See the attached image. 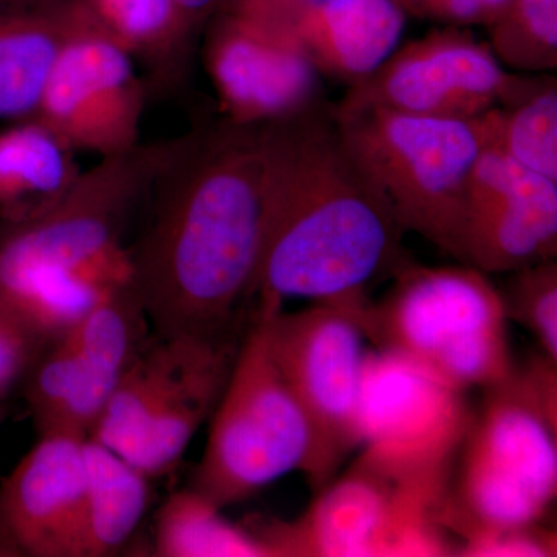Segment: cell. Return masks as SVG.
Masks as SVG:
<instances>
[{
	"instance_id": "2",
	"label": "cell",
	"mask_w": 557,
	"mask_h": 557,
	"mask_svg": "<svg viewBox=\"0 0 557 557\" xmlns=\"http://www.w3.org/2000/svg\"><path fill=\"white\" fill-rule=\"evenodd\" d=\"M269 132V208L251 313L306 299L361 314L370 285L408 265L405 228L348 152L333 104Z\"/></svg>"
},
{
	"instance_id": "33",
	"label": "cell",
	"mask_w": 557,
	"mask_h": 557,
	"mask_svg": "<svg viewBox=\"0 0 557 557\" xmlns=\"http://www.w3.org/2000/svg\"><path fill=\"white\" fill-rule=\"evenodd\" d=\"M3 416H5V412H3V408L0 406V421H2Z\"/></svg>"
},
{
	"instance_id": "27",
	"label": "cell",
	"mask_w": 557,
	"mask_h": 557,
	"mask_svg": "<svg viewBox=\"0 0 557 557\" xmlns=\"http://www.w3.org/2000/svg\"><path fill=\"white\" fill-rule=\"evenodd\" d=\"M555 528L544 522L502 528L472 534L458 542L454 556L465 557H552L557 555Z\"/></svg>"
},
{
	"instance_id": "3",
	"label": "cell",
	"mask_w": 557,
	"mask_h": 557,
	"mask_svg": "<svg viewBox=\"0 0 557 557\" xmlns=\"http://www.w3.org/2000/svg\"><path fill=\"white\" fill-rule=\"evenodd\" d=\"M480 392L440 511L456 547L544 522L557 496V362L537 351Z\"/></svg>"
},
{
	"instance_id": "12",
	"label": "cell",
	"mask_w": 557,
	"mask_h": 557,
	"mask_svg": "<svg viewBox=\"0 0 557 557\" xmlns=\"http://www.w3.org/2000/svg\"><path fill=\"white\" fill-rule=\"evenodd\" d=\"M530 78L505 69L471 28L443 25L398 46L372 75L348 87L338 106L469 121L507 104Z\"/></svg>"
},
{
	"instance_id": "4",
	"label": "cell",
	"mask_w": 557,
	"mask_h": 557,
	"mask_svg": "<svg viewBox=\"0 0 557 557\" xmlns=\"http://www.w3.org/2000/svg\"><path fill=\"white\" fill-rule=\"evenodd\" d=\"M359 322L373 347L460 388L494 386L515 368L500 292L474 267H401Z\"/></svg>"
},
{
	"instance_id": "18",
	"label": "cell",
	"mask_w": 557,
	"mask_h": 557,
	"mask_svg": "<svg viewBox=\"0 0 557 557\" xmlns=\"http://www.w3.org/2000/svg\"><path fill=\"white\" fill-rule=\"evenodd\" d=\"M89 22L76 0H35L0 11V120L35 119L62 50Z\"/></svg>"
},
{
	"instance_id": "17",
	"label": "cell",
	"mask_w": 557,
	"mask_h": 557,
	"mask_svg": "<svg viewBox=\"0 0 557 557\" xmlns=\"http://www.w3.org/2000/svg\"><path fill=\"white\" fill-rule=\"evenodd\" d=\"M406 20L397 0H313L287 27L319 75L351 87L397 49Z\"/></svg>"
},
{
	"instance_id": "8",
	"label": "cell",
	"mask_w": 557,
	"mask_h": 557,
	"mask_svg": "<svg viewBox=\"0 0 557 557\" xmlns=\"http://www.w3.org/2000/svg\"><path fill=\"white\" fill-rule=\"evenodd\" d=\"M240 343L153 335L121 376L89 438L150 479L166 474L214 412Z\"/></svg>"
},
{
	"instance_id": "9",
	"label": "cell",
	"mask_w": 557,
	"mask_h": 557,
	"mask_svg": "<svg viewBox=\"0 0 557 557\" xmlns=\"http://www.w3.org/2000/svg\"><path fill=\"white\" fill-rule=\"evenodd\" d=\"M295 520L252 519L271 557L453 556L442 502L387 479L364 461L317 491Z\"/></svg>"
},
{
	"instance_id": "19",
	"label": "cell",
	"mask_w": 557,
	"mask_h": 557,
	"mask_svg": "<svg viewBox=\"0 0 557 557\" xmlns=\"http://www.w3.org/2000/svg\"><path fill=\"white\" fill-rule=\"evenodd\" d=\"M25 381L39 435L89 437L120 380L60 335L47 344Z\"/></svg>"
},
{
	"instance_id": "28",
	"label": "cell",
	"mask_w": 557,
	"mask_h": 557,
	"mask_svg": "<svg viewBox=\"0 0 557 557\" xmlns=\"http://www.w3.org/2000/svg\"><path fill=\"white\" fill-rule=\"evenodd\" d=\"M50 341L0 300V398L25 380Z\"/></svg>"
},
{
	"instance_id": "5",
	"label": "cell",
	"mask_w": 557,
	"mask_h": 557,
	"mask_svg": "<svg viewBox=\"0 0 557 557\" xmlns=\"http://www.w3.org/2000/svg\"><path fill=\"white\" fill-rule=\"evenodd\" d=\"M333 109L348 152L406 233L454 256L469 177L485 148L478 121L429 119L376 106Z\"/></svg>"
},
{
	"instance_id": "16",
	"label": "cell",
	"mask_w": 557,
	"mask_h": 557,
	"mask_svg": "<svg viewBox=\"0 0 557 557\" xmlns=\"http://www.w3.org/2000/svg\"><path fill=\"white\" fill-rule=\"evenodd\" d=\"M86 438L39 435L0 486V555L83 557Z\"/></svg>"
},
{
	"instance_id": "10",
	"label": "cell",
	"mask_w": 557,
	"mask_h": 557,
	"mask_svg": "<svg viewBox=\"0 0 557 557\" xmlns=\"http://www.w3.org/2000/svg\"><path fill=\"white\" fill-rule=\"evenodd\" d=\"M472 408L467 392L392 351H368L359 460L445 502Z\"/></svg>"
},
{
	"instance_id": "20",
	"label": "cell",
	"mask_w": 557,
	"mask_h": 557,
	"mask_svg": "<svg viewBox=\"0 0 557 557\" xmlns=\"http://www.w3.org/2000/svg\"><path fill=\"white\" fill-rule=\"evenodd\" d=\"M75 152L38 120L0 131V218L10 223L39 214L79 175Z\"/></svg>"
},
{
	"instance_id": "1",
	"label": "cell",
	"mask_w": 557,
	"mask_h": 557,
	"mask_svg": "<svg viewBox=\"0 0 557 557\" xmlns=\"http://www.w3.org/2000/svg\"><path fill=\"white\" fill-rule=\"evenodd\" d=\"M269 126L223 120L180 138L157 203L131 249L153 335L239 343L251 321L270 190Z\"/></svg>"
},
{
	"instance_id": "6",
	"label": "cell",
	"mask_w": 557,
	"mask_h": 557,
	"mask_svg": "<svg viewBox=\"0 0 557 557\" xmlns=\"http://www.w3.org/2000/svg\"><path fill=\"white\" fill-rule=\"evenodd\" d=\"M314 461L309 418L274 362L265 318L252 313L190 487L225 509L292 472L310 482Z\"/></svg>"
},
{
	"instance_id": "30",
	"label": "cell",
	"mask_w": 557,
	"mask_h": 557,
	"mask_svg": "<svg viewBox=\"0 0 557 557\" xmlns=\"http://www.w3.org/2000/svg\"><path fill=\"white\" fill-rule=\"evenodd\" d=\"M313 0H223L219 11H233L256 20L288 25Z\"/></svg>"
},
{
	"instance_id": "29",
	"label": "cell",
	"mask_w": 557,
	"mask_h": 557,
	"mask_svg": "<svg viewBox=\"0 0 557 557\" xmlns=\"http://www.w3.org/2000/svg\"><path fill=\"white\" fill-rule=\"evenodd\" d=\"M408 16L456 27H487L508 0H397Z\"/></svg>"
},
{
	"instance_id": "7",
	"label": "cell",
	"mask_w": 557,
	"mask_h": 557,
	"mask_svg": "<svg viewBox=\"0 0 557 557\" xmlns=\"http://www.w3.org/2000/svg\"><path fill=\"white\" fill-rule=\"evenodd\" d=\"M177 141L139 145L104 157L64 194L0 237V274L20 270L79 273L104 287L134 282L131 249L123 233L135 208L152 189Z\"/></svg>"
},
{
	"instance_id": "15",
	"label": "cell",
	"mask_w": 557,
	"mask_h": 557,
	"mask_svg": "<svg viewBox=\"0 0 557 557\" xmlns=\"http://www.w3.org/2000/svg\"><path fill=\"white\" fill-rule=\"evenodd\" d=\"M556 255L557 182L483 148L453 258L486 274H508Z\"/></svg>"
},
{
	"instance_id": "21",
	"label": "cell",
	"mask_w": 557,
	"mask_h": 557,
	"mask_svg": "<svg viewBox=\"0 0 557 557\" xmlns=\"http://www.w3.org/2000/svg\"><path fill=\"white\" fill-rule=\"evenodd\" d=\"M86 465L83 557L115 555L145 518L152 479L89 437Z\"/></svg>"
},
{
	"instance_id": "24",
	"label": "cell",
	"mask_w": 557,
	"mask_h": 557,
	"mask_svg": "<svg viewBox=\"0 0 557 557\" xmlns=\"http://www.w3.org/2000/svg\"><path fill=\"white\" fill-rule=\"evenodd\" d=\"M106 35L132 57L166 67L183 57L196 33L178 0H76Z\"/></svg>"
},
{
	"instance_id": "14",
	"label": "cell",
	"mask_w": 557,
	"mask_h": 557,
	"mask_svg": "<svg viewBox=\"0 0 557 557\" xmlns=\"http://www.w3.org/2000/svg\"><path fill=\"white\" fill-rule=\"evenodd\" d=\"M143 110L135 58L91 21L62 50L35 120L73 152L104 159L137 148Z\"/></svg>"
},
{
	"instance_id": "13",
	"label": "cell",
	"mask_w": 557,
	"mask_h": 557,
	"mask_svg": "<svg viewBox=\"0 0 557 557\" xmlns=\"http://www.w3.org/2000/svg\"><path fill=\"white\" fill-rule=\"evenodd\" d=\"M205 28V69L223 120L269 126L325 101L322 76L285 25L218 11Z\"/></svg>"
},
{
	"instance_id": "23",
	"label": "cell",
	"mask_w": 557,
	"mask_h": 557,
	"mask_svg": "<svg viewBox=\"0 0 557 557\" xmlns=\"http://www.w3.org/2000/svg\"><path fill=\"white\" fill-rule=\"evenodd\" d=\"M153 555L271 557L256 534L223 518L222 509L190 486L172 494L157 511Z\"/></svg>"
},
{
	"instance_id": "25",
	"label": "cell",
	"mask_w": 557,
	"mask_h": 557,
	"mask_svg": "<svg viewBox=\"0 0 557 557\" xmlns=\"http://www.w3.org/2000/svg\"><path fill=\"white\" fill-rule=\"evenodd\" d=\"M486 28L505 69L534 75L557 67V0H508Z\"/></svg>"
},
{
	"instance_id": "32",
	"label": "cell",
	"mask_w": 557,
	"mask_h": 557,
	"mask_svg": "<svg viewBox=\"0 0 557 557\" xmlns=\"http://www.w3.org/2000/svg\"><path fill=\"white\" fill-rule=\"evenodd\" d=\"M3 2L9 3V5H20V3L35 2V0H3Z\"/></svg>"
},
{
	"instance_id": "11",
	"label": "cell",
	"mask_w": 557,
	"mask_h": 557,
	"mask_svg": "<svg viewBox=\"0 0 557 557\" xmlns=\"http://www.w3.org/2000/svg\"><path fill=\"white\" fill-rule=\"evenodd\" d=\"M271 355L309 418L317 461L309 485L319 491L361 446V398L369 343L357 311L311 304L262 313Z\"/></svg>"
},
{
	"instance_id": "22",
	"label": "cell",
	"mask_w": 557,
	"mask_h": 557,
	"mask_svg": "<svg viewBox=\"0 0 557 557\" xmlns=\"http://www.w3.org/2000/svg\"><path fill=\"white\" fill-rule=\"evenodd\" d=\"M485 148L500 150L527 170L557 182V81L547 73L530 83L507 104L475 119Z\"/></svg>"
},
{
	"instance_id": "26",
	"label": "cell",
	"mask_w": 557,
	"mask_h": 557,
	"mask_svg": "<svg viewBox=\"0 0 557 557\" xmlns=\"http://www.w3.org/2000/svg\"><path fill=\"white\" fill-rule=\"evenodd\" d=\"M498 287L505 317L525 329L539 351L557 362V262L534 263L507 274Z\"/></svg>"
},
{
	"instance_id": "31",
	"label": "cell",
	"mask_w": 557,
	"mask_h": 557,
	"mask_svg": "<svg viewBox=\"0 0 557 557\" xmlns=\"http://www.w3.org/2000/svg\"><path fill=\"white\" fill-rule=\"evenodd\" d=\"M180 9L188 21L190 30L199 33L207 27L215 13L222 7L223 0H178Z\"/></svg>"
}]
</instances>
